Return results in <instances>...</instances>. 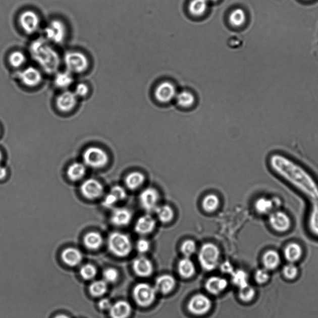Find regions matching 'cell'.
Segmentation results:
<instances>
[{"label":"cell","instance_id":"1","mask_svg":"<svg viewBox=\"0 0 318 318\" xmlns=\"http://www.w3.org/2000/svg\"><path fill=\"white\" fill-rule=\"evenodd\" d=\"M31 56L42 71L52 74L58 71L61 63L58 53L48 40L39 39L31 43L29 47Z\"/></svg>","mask_w":318,"mask_h":318},{"label":"cell","instance_id":"2","mask_svg":"<svg viewBox=\"0 0 318 318\" xmlns=\"http://www.w3.org/2000/svg\"><path fill=\"white\" fill-rule=\"evenodd\" d=\"M109 248L117 257H125L130 254L133 245L130 238L126 234L120 232H114L109 236L108 240Z\"/></svg>","mask_w":318,"mask_h":318},{"label":"cell","instance_id":"3","mask_svg":"<svg viewBox=\"0 0 318 318\" xmlns=\"http://www.w3.org/2000/svg\"><path fill=\"white\" fill-rule=\"evenodd\" d=\"M220 250L215 244L207 242L201 246L198 252V260L201 268L207 271L214 270L219 263Z\"/></svg>","mask_w":318,"mask_h":318},{"label":"cell","instance_id":"4","mask_svg":"<svg viewBox=\"0 0 318 318\" xmlns=\"http://www.w3.org/2000/svg\"><path fill=\"white\" fill-rule=\"evenodd\" d=\"M64 61L67 71L72 74H83L88 71L90 66L88 57L80 51L73 50L67 52L64 56Z\"/></svg>","mask_w":318,"mask_h":318},{"label":"cell","instance_id":"5","mask_svg":"<svg viewBox=\"0 0 318 318\" xmlns=\"http://www.w3.org/2000/svg\"><path fill=\"white\" fill-rule=\"evenodd\" d=\"M155 288L146 284L140 283L133 289V298L136 303L140 306L147 307L152 304L156 297Z\"/></svg>","mask_w":318,"mask_h":318},{"label":"cell","instance_id":"6","mask_svg":"<svg viewBox=\"0 0 318 318\" xmlns=\"http://www.w3.org/2000/svg\"><path fill=\"white\" fill-rule=\"evenodd\" d=\"M44 33L48 42L55 44H63L67 36L66 24L60 20H53L48 24Z\"/></svg>","mask_w":318,"mask_h":318},{"label":"cell","instance_id":"7","mask_svg":"<svg viewBox=\"0 0 318 318\" xmlns=\"http://www.w3.org/2000/svg\"><path fill=\"white\" fill-rule=\"evenodd\" d=\"M83 159L86 166L98 169L107 165L109 162V156L101 148L90 147L83 152Z\"/></svg>","mask_w":318,"mask_h":318},{"label":"cell","instance_id":"8","mask_svg":"<svg viewBox=\"0 0 318 318\" xmlns=\"http://www.w3.org/2000/svg\"><path fill=\"white\" fill-rule=\"evenodd\" d=\"M18 24L24 33L32 35L39 31L40 19L38 14L34 11L25 10L19 15Z\"/></svg>","mask_w":318,"mask_h":318},{"label":"cell","instance_id":"9","mask_svg":"<svg viewBox=\"0 0 318 318\" xmlns=\"http://www.w3.org/2000/svg\"><path fill=\"white\" fill-rule=\"evenodd\" d=\"M17 77L24 87L30 88L38 87L43 80L40 69L33 66L23 67L18 72Z\"/></svg>","mask_w":318,"mask_h":318},{"label":"cell","instance_id":"10","mask_svg":"<svg viewBox=\"0 0 318 318\" xmlns=\"http://www.w3.org/2000/svg\"><path fill=\"white\" fill-rule=\"evenodd\" d=\"M79 102V98L74 92L64 90L56 99V106L59 112L64 113H71L75 109Z\"/></svg>","mask_w":318,"mask_h":318},{"label":"cell","instance_id":"11","mask_svg":"<svg viewBox=\"0 0 318 318\" xmlns=\"http://www.w3.org/2000/svg\"><path fill=\"white\" fill-rule=\"evenodd\" d=\"M212 303L207 296L203 294H196L191 298L188 303V309L195 315L205 314L211 308Z\"/></svg>","mask_w":318,"mask_h":318},{"label":"cell","instance_id":"12","mask_svg":"<svg viewBox=\"0 0 318 318\" xmlns=\"http://www.w3.org/2000/svg\"><path fill=\"white\" fill-rule=\"evenodd\" d=\"M269 224L275 231L280 233H286L292 228V220L289 216L281 211L272 213Z\"/></svg>","mask_w":318,"mask_h":318},{"label":"cell","instance_id":"13","mask_svg":"<svg viewBox=\"0 0 318 318\" xmlns=\"http://www.w3.org/2000/svg\"><path fill=\"white\" fill-rule=\"evenodd\" d=\"M177 95L176 87L173 83L164 81L159 83L155 88L154 95L157 100L161 103H167L173 100Z\"/></svg>","mask_w":318,"mask_h":318},{"label":"cell","instance_id":"14","mask_svg":"<svg viewBox=\"0 0 318 318\" xmlns=\"http://www.w3.org/2000/svg\"><path fill=\"white\" fill-rule=\"evenodd\" d=\"M81 193L85 198L95 199L100 197L103 192V187L101 183L95 179L85 180L81 185Z\"/></svg>","mask_w":318,"mask_h":318},{"label":"cell","instance_id":"15","mask_svg":"<svg viewBox=\"0 0 318 318\" xmlns=\"http://www.w3.org/2000/svg\"><path fill=\"white\" fill-rule=\"evenodd\" d=\"M158 199V191L153 188H145L139 195V201L142 208L148 212L156 209Z\"/></svg>","mask_w":318,"mask_h":318},{"label":"cell","instance_id":"16","mask_svg":"<svg viewBox=\"0 0 318 318\" xmlns=\"http://www.w3.org/2000/svg\"><path fill=\"white\" fill-rule=\"evenodd\" d=\"M133 268L137 276L147 277L152 274L153 265L151 261L147 258L141 256L134 259Z\"/></svg>","mask_w":318,"mask_h":318},{"label":"cell","instance_id":"17","mask_svg":"<svg viewBox=\"0 0 318 318\" xmlns=\"http://www.w3.org/2000/svg\"><path fill=\"white\" fill-rule=\"evenodd\" d=\"M155 226L156 222L153 218L149 215H145L137 220L134 229L137 234L147 235L152 233Z\"/></svg>","mask_w":318,"mask_h":318},{"label":"cell","instance_id":"18","mask_svg":"<svg viewBox=\"0 0 318 318\" xmlns=\"http://www.w3.org/2000/svg\"><path fill=\"white\" fill-rule=\"evenodd\" d=\"M133 214L130 210L126 207H118L113 210L112 214L111 221L115 226H126L131 223Z\"/></svg>","mask_w":318,"mask_h":318},{"label":"cell","instance_id":"19","mask_svg":"<svg viewBox=\"0 0 318 318\" xmlns=\"http://www.w3.org/2000/svg\"><path fill=\"white\" fill-rule=\"evenodd\" d=\"M112 318H128L131 313V304L126 301H119L112 304L109 309Z\"/></svg>","mask_w":318,"mask_h":318},{"label":"cell","instance_id":"20","mask_svg":"<svg viewBox=\"0 0 318 318\" xmlns=\"http://www.w3.org/2000/svg\"><path fill=\"white\" fill-rule=\"evenodd\" d=\"M176 281L173 276L163 275L156 279L154 288L157 292L167 294L174 289Z\"/></svg>","mask_w":318,"mask_h":318},{"label":"cell","instance_id":"21","mask_svg":"<svg viewBox=\"0 0 318 318\" xmlns=\"http://www.w3.org/2000/svg\"><path fill=\"white\" fill-rule=\"evenodd\" d=\"M228 282L226 279L220 277H211L207 279L205 288L207 292L213 295H218L227 288Z\"/></svg>","mask_w":318,"mask_h":318},{"label":"cell","instance_id":"22","mask_svg":"<svg viewBox=\"0 0 318 318\" xmlns=\"http://www.w3.org/2000/svg\"><path fill=\"white\" fill-rule=\"evenodd\" d=\"M83 255L79 249L69 247L65 249L62 254V258L67 266L75 267L82 262Z\"/></svg>","mask_w":318,"mask_h":318},{"label":"cell","instance_id":"23","mask_svg":"<svg viewBox=\"0 0 318 318\" xmlns=\"http://www.w3.org/2000/svg\"><path fill=\"white\" fill-rule=\"evenodd\" d=\"M303 255V249L296 242L288 244L284 249V257L289 263H295L301 259Z\"/></svg>","mask_w":318,"mask_h":318},{"label":"cell","instance_id":"24","mask_svg":"<svg viewBox=\"0 0 318 318\" xmlns=\"http://www.w3.org/2000/svg\"><path fill=\"white\" fill-rule=\"evenodd\" d=\"M264 268L269 271L275 270L281 263V257L276 250H269L264 253L262 257Z\"/></svg>","mask_w":318,"mask_h":318},{"label":"cell","instance_id":"25","mask_svg":"<svg viewBox=\"0 0 318 318\" xmlns=\"http://www.w3.org/2000/svg\"><path fill=\"white\" fill-rule=\"evenodd\" d=\"M74 82L73 74L68 71L56 72L54 80L56 87L64 90H66L67 88L71 87Z\"/></svg>","mask_w":318,"mask_h":318},{"label":"cell","instance_id":"26","mask_svg":"<svg viewBox=\"0 0 318 318\" xmlns=\"http://www.w3.org/2000/svg\"><path fill=\"white\" fill-rule=\"evenodd\" d=\"M178 271L183 278H190L195 273V264L190 257H185L179 261L178 264Z\"/></svg>","mask_w":318,"mask_h":318},{"label":"cell","instance_id":"27","mask_svg":"<svg viewBox=\"0 0 318 318\" xmlns=\"http://www.w3.org/2000/svg\"><path fill=\"white\" fill-rule=\"evenodd\" d=\"M86 247L90 250L98 249L103 244V237L97 232H90L83 239Z\"/></svg>","mask_w":318,"mask_h":318},{"label":"cell","instance_id":"28","mask_svg":"<svg viewBox=\"0 0 318 318\" xmlns=\"http://www.w3.org/2000/svg\"><path fill=\"white\" fill-rule=\"evenodd\" d=\"M145 181V177L139 172H133L129 174L125 179V184L129 190H135L141 187Z\"/></svg>","mask_w":318,"mask_h":318},{"label":"cell","instance_id":"29","mask_svg":"<svg viewBox=\"0 0 318 318\" xmlns=\"http://www.w3.org/2000/svg\"><path fill=\"white\" fill-rule=\"evenodd\" d=\"M208 3L207 0H191L188 5V10L191 15L199 17L206 13L208 7Z\"/></svg>","mask_w":318,"mask_h":318},{"label":"cell","instance_id":"30","mask_svg":"<svg viewBox=\"0 0 318 318\" xmlns=\"http://www.w3.org/2000/svg\"><path fill=\"white\" fill-rule=\"evenodd\" d=\"M86 174V167L84 164L75 163L70 166L67 170V174L69 179L72 181H77L82 179Z\"/></svg>","mask_w":318,"mask_h":318},{"label":"cell","instance_id":"31","mask_svg":"<svg viewBox=\"0 0 318 318\" xmlns=\"http://www.w3.org/2000/svg\"><path fill=\"white\" fill-rule=\"evenodd\" d=\"M8 62L13 68L17 69L23 68L27 62L26 56L22 51L15 50L8 57Z\"/></svg>","mask_w":318,"mask_h":318},{"label":"cell","instance_id":"32","mask_svg":"<svg viewBox=\"0 0 318 318\" xmlns=\"http://www.w3.org/2000/svg\"><path fill=\"white\" fill-rule=\"evenodd\" d=\"M229 21L232 26L239 28L244 25L247 21L246 12L241 8H236L230 13Z\"/></svg>","mask_w":318,"mask_h":318},{"label":"cell","instance_id":"33","mask_svg":"<svg viewBox=\"0 0 318 318\" xmlns=\"http://www.w3.org/2000/svg\"><path fill=\"white\" fill-rule=\"evenodd\" d=\"M255 211L260 215H268L272 212L274 207V202L272 199L261 197L258 198L254 203Z\"/></svg>","mask_w":318,"mask_h":318},{"label":"cell","instance_id":"34","mask_svg":"<svg viewBox=\"0 0 318 318\" xmlns=\"http://www.w3.org/2000/svg\"><path fill=\"white\" fill-rule=\"evenodd\" d=\"M220 201L218 196L215 194H209L204 197L202 201V207L204 211L207 213H214L218 208Z\"/></svg>","mask_w":318,"mask_h":318},{"label":"cell","instance_id":"35","mask_svg":"<svg viewBox=\"0 0 318 318\" xmlns=\"http://www.w3.org/2000/svg\"><path fill=\"white\" fill-rule=\"evenodd\" d=\"M155 210L158 219L161 222L168 223L173 220L174 212L171 206L169 205L157 206Z\"/></svg>","mask_w":318,"mask_h":318},{"label":"cell","instance_id":"36","mask_svg":"<svg viewBox=\"0 0 318 318\" xmlns=\"http://www.w3.org/2000/svg\"><path fill=\"white\" fill-rule=\"evenodd\" d=\"M175 98L178 104L182 108H190L193 106L195 101V96L188 91H183L177 93Z\"/></svg>","mask_w":318,"mask_h":318},{"label":"cell","instance_id":"37","mask_svg":"<svg viewBox=\"0 0 318 318\" xmlns=\"http://www.w3.org/2000/svg\"><path fill=\"white\" fill-rule=\"evenodd\" d=\"M231 280L239 288L249 285V277L246 272L242 270L234 271L231 274Z\"/></svg>","mask_w":318,"mask_h":318},{"label":"cell","instance_id":"38","mask_svg":"<svg viewBox=\"0 0 318 318\" xmlns=\"http://www.w3.org/2000/svg\"><path fill=\"white\" fill-rule=\"evenodd\" d=\"M108 290L107 283L104 280L93 282L89 287L90 294L95 297H99L106 293Z\"/></svg>","mask_w":318,"mask_h":318},{"label":"cell","instance_id":"39","mask_svg":"<svg viewBox=\"0 0 318 318\" xmlns=\"http://www.w3.org/2000/svg\"><path fill=\"white\" fill-rule=\"evenodd\" d=\"M255 290L254 288L247 285V286L239 288V298L244 302L248 303L255 297Z\"/></svg>","mask_w":318,"mask_h":318},{"label":"cell","instance_id":"40","mask_svg":"<svg viewBox=\"0 0 318 318\" xmlns=\"http://www.w3.org/2000/svg\"><path fill=\"white\" fill-rule=\"evenodd\" d=\"M80 274L83 279L90 280L95 278L97 271L95 267L91 264H85L81 268Z\"/></svg>","mask_w":318,"mask_h":318},{"label":"cell","instance_id":"41","mask_svg":"<svg viewBox=\"0 0 318 318\" xmlns=\"http://www.w3.org/2000/svg\"><path fill=\"white\" fill-rule=\"evenodd\" d=\"M196 250L195 242L192 240L188 239L183 242L181 247V251L185 257H190L195 254Z\"/></svg>","mask_w":318,"mask_h":318},{"label":"cell","instance_id":"42","mask_svg":"<svg viewBox=\"0 0 318 318\" xmlns=\"http://www.w3.org/2000/svg\"><path fill=\"white\" fill-rule=\"evenodd\" d=\"M298 272L297 267L293 263H288L283 269V274L285 278L290 280L295 279L298 276Z\"/></svg>","mask_w":318,"mask_h":318},{"label":"cell","instance_id":"43","mask_svg":"<svg viewBox=\"0 0 318 318\" xmlns=\"http://www.w3.org/2000/svg\"><path fill=\"white\" fill-rule=\"evenodd\" d=\"M269 279H270V274H269V271L266 269H260L256 271L255 280L258 284H266L269 281Z\"/></svg>","mask_w":318,"mask_h":318},{"label":"cell","instance_id":"44","mask_svg":"<svg viewBox=\"0 0 318 318\" xmlns=\"http://www.w3.org/2000/svg\"><path fill=\"white\" fill-rule=\"evenodd\" d=\"M74 93L78 98H85L90 93V88L87 83L80 82L75 88Z\"/></svg>","mask_w":318,"mask_h":318},{"label":"cell","instance_id":"45","mask_svg":"<svg viewBox=\"0 0 318 318\" xmlns=\"http://www.w3.org/2000/svg\"><path fill=\"white\" fill-rule=\"evenodd\" d=\"M103 278L107 283H115L118 278V272L115 269H107L103 272Z\"/></svg>","mask_w":318,"mask_h":318},{"label":"cell","instance_id":"46","mask_svg":"<svg viewBox=\"0 0 318 318\" xmlns=\"http://www.w3.org/2000/svg\"><path fill=\"white\" fill-rule=\"evenodd\" d=\"M110 192L113 193L119 201L123 200V199L126 198V195H127L125 188L118 185L113 187Z\"/></svg>","mask_w":318,"mask_h":318},{"label":"cell","instance_id":"47","mask_svg":"<svg viewBox=\"0 0 318 318\" xmlns=\"http://www.w3.org/2000/svg\"><path fill=\"white\" fill-rule=\"evenodd\" d=\"M136 249L137 251L141 254H144L147 252L150 249L149 242L145 239H140L137 242Z\"/></svg>","mask_w":318,"mask_h":318},{"label":"cell","instance_id":"48","mask_svg":"<svg viewBox=\"0 0 318 318\" xmlns=\"http://www.w3.org/2000/svg\"><path fill=\"white\" fill-rule=\"evenodd\" d=\"M119 201L113 193L110 192L105 196L103 201H102V205L105 207H112Z\"/></svg>","mask_w":318,"mask_h":318},{"label":"cell","instance_id":"49","mask_svg":"<svg viewBox=\"0 0 318 318\" xmlns=\"http://www.w3.org/2000/svg\"><path fill=\"white\" fill-rule=\"evenodd\" d=\"M220 270L223 273L231 274L234 272V269L233 265L229 261H226L221 265Z\"/></svg>","mask_w":318,"mask_h":318},{"label":"cell","instance_id":"50","mask_svg":"<svg viewBox=\"0 0 318 318\" xmlns=\"http://www.w3.org/2000/svg\"><path fill=\"white\" fill-rule=\"evenodd\" d=\"M112 305L111 301L107 298L101 299V300L99 301L98 303L99 308L102 309V310H107V309L109 310Z\"/></svg>","mask_w":318,"mask_h":318},{"label":"cell","instance_id":"51","mask_svg":"<svg viewBox=\"0 0 318 318\" xmlns=\"http://www.w3.org/2000/svg\"><path fill=\"white\" fill-rule=\"evenodd\" d=\"M7 175V170L5 167L0 165V180L4 179Z\"/></svg>","mask_w":318,"mask_h":318},{"label":"cell","instance_id":"52","mask_svg":"<svg viewBox=\"0 0 318 318\" xmlns=\"http://www.w3.org/2000/svg\"><path fill=\"white\" fill-rule=\"evenodd\" d=\"M55 318H70L69 316H66V315L60 314L57 316Z\"/></svg>","mask_w":318,"mask_h":318},{"label":"cell","instance_id":"53","mask_svg":"<svg viewBox=\"0 0 318 318\" xmlns=\"http://www.w3.org/2000/svg\"><path fill=\"white\" fill-rule=\"evenodd\" d=\"M2 159H3V155H2V153L1 152V150H0V164H1V163H2Z\"/></svg>","mask_w":318,"mask_h":318},{"label":"cell","instance_id":"54","mask_svg":"<svg viewBox=\"0 0 318 318\" xmlns=\"http://www.w3.org/2000/svg\"><path fill=\"white\" fill-rule=\"evenodd\" d=\"M208 2H215L218 1V0H207Z\"/></svg>","mask_w":318,"mask_h":318}]
</instances>
